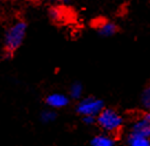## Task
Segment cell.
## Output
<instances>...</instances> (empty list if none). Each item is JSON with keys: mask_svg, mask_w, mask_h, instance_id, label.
<instances>
[{"mask_svg": "<svg viewBox=\"0 0 150 146\" xmlns=\"http://www.w3.org/2000/svg\"><path fill=\"white\" fill-rule=\"evenodd\" d=\"M104 108L103 101L95 98H86V99L80 101L77 104V113H80L82 116H95L97 118L102 110Z\"/></svg>", "mask_w": 150, "mask_h": 146, "instance_id": "obj_3", "label": "cell"}, {"mask_svg": "<svg viewBox=\"0 0 150 146\" xmlns=\"http://www.w3.org/2000/svg\"><path fill=\"white\" fill-rule=\"evenodd\" d=\"M130 133L150 138V122L145 116L138 118V120H136L135 122L132 123Z\"/></svg>", "mask_w": 150, "mask_h": 146, "instance_id": "obj_4", "label": "cell"}, {"mask_svg": "<svg viewBox=\"0 0 150 146\" xmlns=\"http://www.w3.org/2000/svg\"><path fill=\"white\" fill-rule=\"evenodd\" d=\"M145 118H147V120H148V121H149V122H150V112H148V113L146 114V115H145Z\"/></svg>", "mask_w": 150, "mask_h": 146, "instance_id": "obj_14", "label": "cell"}, {"mask_svg": "<svg viewBox=\"0 0 150 146\" xmlns=\"http://www.w3.org/2000/svg\"><path fill=\"white\" fill-rule=\"evenodd\" d=\"M127 146H150V138L130 133L127 138Z\"/></svg>", "mask_w": 150, "mask_h": 146, "instance_id": "obj_8", "label": "cell"}, {"mask_svg": "<svg viewBox=\"0 0 150 146\" xmlns=\"http://www.w3.org/2000/svg\"><path fill=\"white\" fill-rule=\"evenodd\" d=\"M2 1H6V0H0V2H2Z\"/></svg>", "mask_w": 150, "mask_h": 146, "instance_id": "obj_16", "label": "cell"}, {"mask_svg": "<svg viewBox=\"0 0 150 146\" xmlns=\"http://www.w3.org/2000/svg\"><path fill=\"white\" fill-rule=\"evenodd\" d=\"M92 146H115L116 142L110 134H99L93 137L91 142Z\"/></svg>", "mask_w": 150, "mask_h": 146, "instance_id": "obj_6", "label": "cell"}, {"mask_svg": "<svg viewBox=\"0 0 150 146\" xmlns=\"http://www.w3.org/2000/svg\"><path fill=\"white\" fill-rule=\"evenodd\" d=\"M56 118V114L53 110H47V111H43L41 113V120L43 123H51L53 122Z\"/></svg>", "mask_w": 150, "mask_h": 146, "instance_id": "obj_11", "label": "cell"}, {"mask_svg": "<svg viewBox=\"0 0 150 146\" xmlns=\"http://www.w3.org/2000/svg\"><path fill=\"white\" fill-rule=\"evenodd\" d=\"M141 104L142 106L150 112V85L147 86L145 89V91L142 92V95H141Z\"/></svg>", "mask_w": 150, "mask_h": 146, "instance_id": "obj_10", "label": "cell"}, {"mask_svg": "<svg viewBox=\"0 0 150 146\" xmlns=\"http://www.w3.org/2000/svg\"><path fill=\"white\" fill-rule=\"evenodd\" d=\"M27 33V24L22 20H16L7 28L4 34V50L10 56L23 43Z\"/></svg>", "mask_w": 150, "mask_h": 146, "instance_id": "obj_1", "label": "cell"}, {"mask_svg": "<svg viewBox=\"0 0 150 146\" xmlns=\"http://www.w3.org/2000/svg\"><path fill=\"white\" fill-rule=\"evenodd\" d=\"M96 123L103 131L112 135L122 128L124 120L117 111L112 108H103L96 118Z\"/></svg>", "mask_w": 150, "mask_h": 146, "instance_id": "obj_2", "label": "cell"}, {"mask_svg": "<svg viewBox=\"0 0 150 146\" xmlns=\"http://www.w3.org/2000/svg\"><path fill=\"white\" fill-rule=\"evenodd\" d=\"M83 121H84L85 124L92 125L94 123H96V118L95 116H83Z\"/></svg>", "mask_w": 150, "mask_h": 146, "instance_id": "obj_13", "label": "cell"}, {"mask_svg": "<svg viewBox=\"0 0 150 146\" xmlns=\"http://www.w3.org/2000/svg\"><path fill=\"white\" fill-rule=\"evenodd\" d=\"M97 29H98V32L102 36H104V37H112L117 31L116 24H114V22H110V21H102V22H98Z\"/></svg>", "mask_w": 150, "mask_h": 146, "instance_id": "obj_7", "label": "cell"}, {"mask_svg": "<svg viewBox=\"0 0 150 146\" xmlns=\"http://www.w3.org/2000/svg\"><path fill=\"white\" fill-rule=\"evenodd\" d=\"M83 94V86L80 83H74L70 89V95L72 99H80Z\"/></svg>", "mask_w": 150, "mask_h": 146, "instance_id": "obj_9", "label": "cell"}, {"mask_svg": "<svg viewBox=\"0 0 150 146\" xmlns=\"http://www.w3.org/2000/svg\"><path fill=\"white\" fill-rule=\"evenodd\" d=\"M50 16L53 20H60L62 19V16H63V12L60 8H52L50 10Z\"/></svg>", "mask_w": 150, "mask_h": 146, "instance_id": "obj_12", "label": "cell"}, {"mask_svg": "<svg viewBox=\"0 0 150 146\" xmlns=\"http://www.w3.org/2000/svg\"><path fill=\"white\" fill-rule=\"evenodd\" d=\"M47 104L53 110L65 108L69 104V98L62 93H52L47 98Z\"/></svg>", "mask_w": 150, "mask_h": 146, "instance_id": "obj_5", "label": "cell"}, {"mask_svg": "<svg viewBox=\"0 0 150 146\" xmlns=\"http://www.w3.org/2000/svg\"><path fill=\"white\" fill-rule=\"evenodd\" d=\"M57 2H64V1H67V0H55Z\"/></svg>", "mask_w": 150, "mask_h": 146, "instance_id": "obj_15", "label": "cell"}]
</instances>
